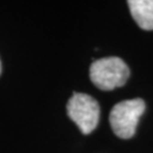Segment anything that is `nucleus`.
<instances>
[{
    "label": "nucleus",
    "mask_w": 153,
    "mask_h": 153,
    "mask_svg": "<svg viewBox=\"0 0 153 153\" xmlns=\"http://www.w3.org/2000/svg\"><path fill=\"white\" fill-rule=\"evenodd\" d=\"M129 68L118 57H108L98 59L90 67V78L98 88L111 91L125 85L129 78Z\"/></svg>",
    "instance_id": "f257e3e1"
},
{
    "label": "nucleus",
    "mask_w": 153,
    "mask_h": 153,
    "mask_svg": "<svg viewBox=\"0 0 153 153\" xmlns=\"http://www.w3.org/2000/svg\"><path fill=\"white\" fill-rule=\"evenodd\" d=\"M145 111V102L142 99L125 100L114 105L109 120L112 131L118 137L128 140L134 136L140 117Z\"/></svg>",
    "instance_id": "f03ea898"
},
{
    "label": "nucleus",
    "mask_w": 153,
    "mask_h": 153,
    "mask_svg": "<svg viewBox=\"0 0 153 153\" xmlns=\"http://www.w3.org/2000/svg\"><path fill=\"white\" fill-rule=\"evenodd\" d=\"M67 114L83 134H90L99 124L100 105L88 94L74 93L67 103Z\"/></svg>",
    "instance_id": "7ed1b4c3"
},
{
    "label": "nucleus",
    "mask_w": 153,
    "mask_h": 153,
    "mask_svg": "<svg viewBox=\"0 0 153 153\" xmlns=\"http://www.w3.org/2000/svg\"><path fill=\"white\" fill-rule=\"evenodd\" d=\"M128 7L134 21L145 31L153 30V0H129Z\"/></svg>",
    "instance_id": "20e7f679"
},
{
    "label": "nucleus",
    "mask_w": 153,
    "mask_h": 153,
    "mask_svg": "<svg viewBox=\"0 0 153 153\" xmlns=\"http://www.w3.org/2000/svg\"><path fill=\"white\" fill-rule=\"evenodd\" d=\"M0 74H1V61H0Z\"/></svg>",
    "instance_id": "39448f33"
}]
</instances>
